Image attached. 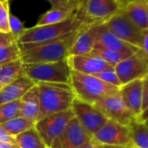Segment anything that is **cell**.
I'll return each instance as SVG.
<instances>
[{
    "mask_svg": "<svg viewBox=\"0 0 148 148\" xmlns=\"http://www.w3.org/2000/svg\"><path fill=\"white\" fill-rule=\"evenodd\" d=\"M91 53L95 56L99 57L105 62H106L109 65L113 66V67H115L119 63H120L125 58H128L127 56H125L120 52L108 50V49L99 47V46H94V48Z\"/></svg>",
    "mask_w": 148,
    "mask_h": 148,
    "instance_id": "obj_27",
    "label": "cell"
},
{
    "mask_svg": "<svg viewBox=\"0 0 148 148\" xmlns=\"http://www.w3.org/2000/svg\"><path fill=\"white\" fill-rule=\"evenodd\" d=\"M132 148H134V147H132Z\"/></svg>",
    "mask_w": 148,
    "mask_h": 148,
    "instance_id": "obj_45",
    "label": "cell"
},
{
    "mask_svg": "<svg viewBox=\"0 0 148 148\" xmlns=\"http://www.w3.org/2000/svg\"><path fill=\"white\" fill-rule=\"evenodd\" d=\"M9 1H10V2H11V1H12V0H9Z\"/></svg>",
    "mask_w": 148,
    "mask_h": 148,
    "instance_id": "obj_43",
    "label": "cell"
},
{
    "mask_svg": "<svg viewBox=\"0 0 148 148\" xmlns=\"http://www.w3.org/2000/svg\"><path fill=\"white\" fill-rule=\"evenodd\" d=\"M23 62L21 59L0 65V91L13 80L23 75Z\"/></svg>",
    "mask_w": 148,
    "mask_h": 148,
    "instance_id": "obj_24",
    "label": "cell"
},
{
    "mask_svg": "<svg viewBox=\"0 0 148 148\" xmlns=\"http://www.w3.org/2000/svg\"><path fill=\"white\" fill-rule=\"evenodd\" d=\"M93 138L103 145L132 147L128 127L110 119L93 134Z\"/></svg>",
    "mask_w": 148,
    "mask_h": 148,
    "instance_id": "obj_10",
    "label": "cell"
},
{
    "mask_svg": "<svg viewBox=\"0 0 148 148\" xmlns=\"http://www.w3.org/2000/svg\"><path fill=\"white\" fill-rule=\"evenodd\" d=\"M84 23L80 12H79L77 14L61 23L40 26L34 25L33 27L26 28L17 40L18 45L41 44L51 41L77 32Z\"/></svg>",
    "mask_w": 148,
    "mask_h": 148,
    "instance_id": "obj_2",
    "label": "cell"
},
{
    "mask_svg": "<svg viewBox=\"0 0 148 148\" xmlns=\"http://www.w3.org/2000/svg\"><path fill=\"white\" fill-rule=\"evenodd\" d=\"M92 138H93V136L74 117L63 132L53 141L50 148H79Z\"/></svg>",
    "mask_w": 148,
    "mask_h": 148,
    "instance_id": "obj_13",
    "label": "cell"
},
{
    "mask_svg": "<svg viewBox=\"0 0 148 148\" xmlns=\"http://www.w3.org/2000/svg\"><path fill=\"white\" fill-rule=\"evenodd\" d=\"M39 113V91L37 85L31 88L20 99V116L35 123Z\"/></svg>",
    "mask_w": 148,
    "mask_h": 148,
    "instance_id": "obj_19",
    "label": "cell"
},
{
    "mask_svg": "<svg viewBox=\"0 0 148 148\" xmlns=\"http://www.w3.org/2000/svg\"><path fill=\"white\" fill-rule=\"evenodd\" d=\"M19 148H46V145L35 127H32L15 137Z\"/></svg>",
    "mask_w": 148,
    "mask_h": 148,
    "instance_id": "obj_25",
    "label": "cell"
},
{
    "mask_svg": "<svg viewBox=\"0 0 148 148\" xmlns=\"http://www.w3.org/2000/svg\"><path fill=\"white\" fill-rule=\"evenodd\" d=\"M148 107V73L142 79V109Z\"/></svg>",
    "mask_w": 148,
    "mask_h": 148,
    "instance_id": "obj_32",
    "label": "cell"
},
{
    "mask_svg": "<svg viewBox=\"0 0 148 148\" xmlns=\"http://www.w3.org/2000/svg\"><path fill=\"white\" fill-rule=\"evenodd\" d=\"M20 116V99L0 106V125Z\"/></svg>",
    "mask_w": 148,
    "mask_h": 148,
    "instance_id": "obj_28",
    "label": "cell"
},
{
    "mask_svg": "<svg viewBox=\"0 0 148 148\" xmlns=\"http://www.w3.org/2000/svg\"><path fill=\"white\" fill-rule=\"evenodd\" d=\"M20 58L21 51L17 38L12 33H0V65Z\"/></svg>",
    "mask_w": 148,
    "mask_h": 148,
    "instance_id": "obj_20",
    "label": "cell"
},
{
    "mask_svg": "<svg viewBox=\"0 0 148 148\" xmlns=\"http://www.w3.org/2000/svg\"><path fill=\"white\" fill-rule=\"evenodd\" d=\"M114 68L121 86H123L135 79H143L148 73V62L139 50L122 60Z\"/></svg>",
    "mask_w": 148,
    "mask_h": 148,
    "instance_id": "obj_11",
    "label": "cell"
},
{
    "mask_svg": "<svg viewBox=\"0 0 148 148\" xmlns=\"http://www.w3.org/2000/svg\"><path fill=\"white\" fill-rule=\"evenodd\" d=\"M72 1L75 3V5L81 10L83 5H84V4H85V2H86V0H72Z\"/></svg>",
    "mask_w": 148,
    "mask_h": 148,
    "instance_id": "obj_39",
    "label": "cell"
},
{
    "mask_svg": "<svg viewBox=\"0 0 148 148\" xmlns=\"http://www.w3.org/2000/svg\"><path fill=\"white\" fill-rule=\"evenodd\" d=\"M37 86L39 91V113L38 121L49 115L64 112L71 108L75 95L70 86L47 83H41Z\"/></svg>",
    "mask_w": 148,
    "mask_h": 148,
    "instance_id": "obj_3",
    "label": "cell"
},
{
    "mask_svg": "<svg viewBox=\"0 0 148 148\" xmlns=\"http://www.w3.org/2000/svg\"><path fill=\"white\" fill-rule=\"evenodd\" d=\"M106 27L116 37L125 43L141 49L143 32L137 27L123 12V10L104 23Z\"/></svg>",
    "mask_w": 148,
    "mask_h": 148,
    "instance_id": "obj_7",
    "label": "cell"
},
{
    "mask_svg": "<svg viewBox=\"0 0 148 148\" xmlns=\"http://www.w3.org/2000/svg\"><path fill=\"white\" fill-rule=\"evenodd\" d=\"M71 110L81 125L93 136V134L108 120L93 105L74 99Z\"/></svg>",
    "mask_w": 148,
    "mask_h": 148,
    "instance_id": "obj_12",
    "label": "cell"
},
{
    "mask_svg": "<svg viewBox=\"0 0 148 148\" xmlns=\"http://www.w3.org/2000/svg\"><path fill=\"white\" fill-rule=\"evenodd\" d=\"M80 10L75 6L71 5H62L58 7H51L50 10L45 12L44 14L40 16L38 18L36 26L45 25H52L61 23L75 14H77Z\"/></svg>",
    "mask_w": 148,
    "mask_h": 148,
    "instance_id": "obj_22",
    "label": "cell"
},
{
    "mask_svg": "<svg viewBox=\"0 0 148 148\" xmlns=\"http://www.w3.org/2000/svg\"><path fill=\"white\" fill-rule=\"evenodd\" d=\"M119 94L132 112L136 117L138 116L142 109V79L121 86Z\"/></svg>",
    "mask_w": 148,
    "mask_h": 148,
    "instance_id": "obj_17",
    "label": "cell"
},
{
    "mask_svg": "<svg viewBox=\"0 0 148 148\" xmlns=\"http://www.w3.org/2000/svg\"><path fill=\"white\" fill-rule=\"evenodd\" d=\"M99 25L100 24L84 23V25L77 32L70 50L69 56L86 55L92 52L96 43Z\"/></svg>",
    "mask_w": 148,
    "mask_h": 148,
    "instance_id": "obj_14",
    "label": "cell"
},
{
    "mask_svg": "<svg viewBox=\"0 0 148 148\" xmlns=\"http://www.w3.org/2000/svg\"><path fill=\"white\" fill-rule=\"evenodd\" d=\"M23 75L35 85L41 83L64 84L70 86L71 70L67 60L53 63L23 64Z\"/></svg>",
    "mask_w": 148,
    "mask_h": 148,
    "instance_id": "obj_5",
    "label": "cell"
},
{
    "mask_svg": "<svg viewBox=\"0 0 148 148\" xmlns=\"http://www.w3.org/2000/svg\"><path fill=\"white\" fill-rule=\"evenodd\" d=\"M75 117L71 109L54 113L37 121L35 128L47 147H51L53 141L63 132L68 123Z\"/></svg>",
    "mask_w": 148,
    "mask_h": 148,
    "instance_id": "obj_8",
    "label": "cell"
},
{
    "mask_svg": "<svg viewBox=\"0 0 148 148\" xmlns=\"http://www.w3.org/2000/svg\"><path fill=\"white\" fill-rule=\"evenodd\" d=\"M123 12L140 30H148V5L144 0H133L123 7Z\"/></svg>",
    "mask_w": 148,
    "mask_h": 148,
    "instance_id": "obj_21",
    "label": "cell"
},
{
    "mask_svg": "<svg viewBox=\"0 0 148 148\" xmlns=\"http://www.w3.org/2000/svg\"><path fill=\"white\" fill-rule=\"evenodd\" d=\"M93 106L107 119L125 126H128L130 123L136 119V116L124 102L119 92L96 102Z\"/></svg>",
    "mask_w": 148,
    "mask_h": 148,
    "instance_id": "obj_9",
    "label": "cell"
},
{
    "mask_svg": "<svg viewBox=\"0 0 148 148\" xmlns=\"http://www.w3.org/2000/svg\"><path fill=\"white\" fill-rule=\"evenodd\" d=\"M77 32L41 44L18 45L21 61L23 64H40L65 60L69 56Z\"/></svg>",
    "mask_w": 148,
    "mask_h": 148,
    "instance_id": "obj_1",
    "label": "cell"
},
{
    "mask_svg": "<svg viewBox=\"0 0 148 148\" xmlns=\"http://www.w3.org/2000/svg\"><path fill=\"white\" fill-rule=\"evenodd\" d=\"M70 86L76 99L91 105L118 93L120 88L106 83L93 75H87L74 71H71Z\"/></svg>",
    "mask_w": 148,
    "mask_h": 148,
    "instance_id": "obj_4",
    "label": "cell"
},
{
    "mask_svg": "<svg viewBox=\"0 0 148 148\" xmlns=\"http://www.w3.org/2000/svg\"><path fill=\"white\" fill-rule=\"evenodd\" d=\"M130 132V137L132 147L148 148V128L144 123L133 119L127 126Z\"/></svg>",
    "mask_w": 148,
    "mask_h": 148,
    "instance_id": "obj_23",
    "label": "cell"
},
{
    "mask_svg": "<svg viewBox=\"0 0 148 148\" xmlns=\"http://www.w3.org/2000/svg\"><path fill=\"white\" fill-rule=\"evenodd\" d=\"M46 1H48L51 4V7H58V6H62V5H71V6H75L78 9H79L72 0H46Z\"/></svg>",
    "mask_w": 148,
    "mask_h": 148,
    "instance_id": "obj_35",
    "label": "cell"
},
{
    "mask_svg": "<svg viewBox=\"0 0 148 148\" xmlns=\"http://www.w3.org/2000/svg\"><path fill=\"white\" fill-rule=\"evenodd\" d=\"M46 148H50V147H46Z\"/></svg>",
    "mask_w": 148,
    "mask_h": 148,
    "instance_id": "obj_44",
    "label": "cell"
},
{
    "mask_svg": "<svg viewBox=\"0 0 148 148\" xmlns=\"http://www.w3.org/2000/svg\"><path fill=\"white\" fill-rule=\"evenodd\" d=\"M0 143H12L17 144L15 140V137L11 135L5 128H3L0 125Z\"/></svg>",
    "mask_w": 148,
    "mask_h": 148,
    "instance_id": "obj_33",
    "label": "cell"
},
{
    "mask_svg": "<svg viewBox=\"0 0 148 148\" xmlns=\"http://www.w3.org/2000/svg\"><path fill=\"white\" fill-rule=\"evenodd\" d=\"M103 148H124V147H119V146H111V145H103Z\"/></svg>",
    "mask_w": 148,
    "mask_h": 148,
    "instance_id": "obj_40",
    "label": "cell"
},
{
    "mask_svg": "<svg viewBox=\"0 0 148 148\" xmlns=\"http://www.w3.org/2000/svg\"><path fill=\"white\" fill-rule=\"evenodd\" d=\"M140 51L142 52L144 58L148 62V30L143 32V41H142V46Z\"/></svg>",
    "mask_w": 148,
    "mask_h": 148,
    "instance_id": "obj_34",
    "label": "cell"
},
{
    "mask_svg": "<svg viewBox=\"0 0 148 148\" xmlns=\"http://www.w3.org/2000/svg\"><path fill=\"white\" fill-rule=\"evenodd\" d=\"M94 46H99L108 50L118 51L127 57H130L139 51L138 48L132 46L116 37L106 27L104 24H100L99 25L96 43Z\"/></svg>",
    "mask_w": 148,
    "mask_h": 148,
    "instance_id": "obj_16",
    "label": "cell"
},
{
    "mask_svg": "<svg viewBox=\"0 0 148 148\" xmlns=\"http://www.w3.org/2000/svg\"><path fill=\"white\" fill-rule=\"evenodd\" d=\"M0 148H19L17 144L12 143H0Z\"/></svg>",
    "mask_w": 148,
    "mask_h": 148,
    "instance_id": "obj_38",
    "label": "cell"
},
{
    "mask_svg": "<svg viewBox=\"0 0 148 148\" xmlns=\"http://www.w3.org/2000/svg\"><path fill=\"white\" fill-rule=\"evenodd\" d=\"M35 123L19 116L13 119H11L7 122H5L1 124V126L5 128L11 135L13 137H16L17 135L32 128L35 127Z\"/></svg>",
    "mask_w": 148,
    "mask_h": 148,
    "instance_id": "obj_26",
    "label": "cell"
},
{
    "mask_svg": "<svg viewBox=\"0 0 148 148\" xmlns=\"http://www.w3.org/2000/svg\"><path fill=\"white\" fill-rule=\"evenodd\" d=\"M121 0H86L79 11L84 22L104 24L123 10Z\"/></svg>",
    "mask_w": 148,
    "mask_h": 148,
    "instance_id": "obj_6",
    "label": "cell"
},
{
    "mask_svg": "<svg viewBox=\"0 0 148 148\" xmlns=\"http://www.w3.org/2000/svg\"><path fill=\"white\" fill-rule=\"evenodd\" d=\"M66 60L71 71L87 75H95L110 66L102 58L92 53L68 56Z\"/></svg>",
    "mask_w": 148,
    "mask_h": 148,
    "instance_id": "obj_15",
    "label": "cell"
},
{
    "mask_svg": "<svg viewBox=\"0 0 148 148\" xmlns=\"http://www.w3.org/2000/svg\"><path fill=\"white\" fill-rule=\"evenodd\" d=\"M79 148H103V145H101L99 142H98L94 138H92L89 142L84 144Z\"/></svg>",
    "mask_w": 148,
    "mask_h": 148,
    "instance_id": "obj_36",
    "label": "cell"
},
{
    "mask_svg": "<svg viewBox=\"0 0 148 148\" xmlns=\"http://www.w3.org/2000/svg\"><path fill=\"white\" fill-rule=\"evenodd\" d=\"M143 123H144V124H145V126H146V127L148 128V119H146L145 121H144Z\"/></svg>",
    "mask_w": 148,
    "mask_h": 148,
    "instance_id": "obj_41",
    "label": "cell"
},
{
    "mask_svg": "<svg viewBox=\"0 0 148 148\" xmlns=\"http://www.w3.org/2000/svg\"><path fill=\"white\" fill-rule=\"evenodd\" d=\"M9 25H10L11 33L16 38H18L26 30V28L24 25V23L18 17L12 15V13H11L10 18H9Z\"/></svg>",
    "mask_w": 148,
    "mask_h": 148,
    "instance_id": "obj_31",
    "label": "cell"
},
{
    "mask_svg": "<svg viewBox=\"0 0 148 148\" xmlns=\"http://www.w3.org/2000/svg\"><path fill=\"white\" fill-rule=\"evenodd\" d=\"M10 15V1L0 0V33H11L9 25Z\"/></svg>",
    "mask_w": 148,
    "mask_h": 148,
    "instance_id": "obj_29",
    "label": "cell"
},
{
    "mask_svg": "<svg viewBox=\"0 0 148 148\" xmlns=\"http://www.w3.org/2000/svg\"><path fill=\"white\" fill-rule=\"evenodd\" d=\"M34 82L22 75L0 91V106L19 100L33 86Z\"/></svg>",
    "mask_w": 148,
    "mask_h": 148,
    "instance_id": "obj_18",
    "label": "cell"
},
{
    "mask_svg": "<svg viewBox=\"0 0 148 148\" xmlns=\"http://www.w3.org/2000/svg\"><path fill=\"white\" fill-rule=\"evenodd\" d=\"M147 119H148V107L145 108V110H143V111L140 112V114H139L138 116L136 117V119H137L138 122H141V123H143L144 121H145Z\"/></svg>",
    "mask_w": 148,
    "mask_h": 148,
    "instance_id": "obj_37",
    "label": "cell"
},
{
    "mask_svg": "<svg viewBox=\"0 0 148 148\" xmlns=\"http://www.w3.org/2000/svg\"><path fill=\"white\" fill-rule=\"evenodd\" d=\"M144 1H145V2L146 3V5H148V0H144Z\"/></svg>",
    "mask_w": 148,
    "mask_h": 148,
    "instance_id": "obj_42",
    "label": "cell"
},
{
    "mask_svg": "<svg viewBox=\"0 0 148 148\" xmlns=\"http://www.w3.org/2000/svg\"><path fill=\"white\" fill-rule=\"evenodd\" d=\"M95 77H97L98 79H101L102 81L108 83L110 85L115 86L117 87H120L121 86V83L119 79V77L116 73L115 68L113 66H108L106 69H104L103 71H99V73L93 75Z\"/></svg>",
    "mask_w": 148,
    "mask_h": 148,
    "instance_id": "obj_30",
    "label": "cell"
}]
</instances>
